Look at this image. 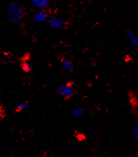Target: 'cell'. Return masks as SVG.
Returning a JSON list of instances; mask_svg holds the SVG:
<instances>
[{
	"label": "cell",
	"mask_w": 138,
	"mask_h": 157,
	"mask_svg": "<svg viewBox=\"0 0 138 157\" xmlns=\"http://www.w3.org/2000/svg\"><path fill=\"white\" fill-rule=\"evenodd\" d=\"M72 114L74 118H81L85 114V109L82 107H76L72 112Z\"/></svg>",
	"instance_id": "8"
},
{
	"label": "cell",
	"mask_w": 138,
	"mask_h": 157,
	"mask_svg": "<svg viewBox=\"0 0 138 157\" xmlns=\"http://www.w3.org/2000/svg\"><path fill=\"white\" fill-rule=\"evenodd\" d=\"M131 136L135 141H137L138 138V125L137 124H134L131 128Z\"/></svg>",
	"instance_id": "10"
},
{
	"label": "cell",
	"mask_w": 138,
	"mask_h": 157,
	"mask_svg": "<svg viewBox=\"0 0 138 157\" xmlns=\"http://www.w3.org/2000/svg\"><path fill=\"white\" fill-rule=\"evenodd\" d=\"M97 60H96V59H92L91 60V64H90V66L91 68H95L96 66H97Z\"/></svg>",
	"instance_id": "12"
},
{
	"label": "cell",
	"mask_w": 138,
	"mask_h": 157,
	"mask_svg": "<svg viewBox=\"0 0 138 157\" xmlns=\"http://www.w3.org/2000/svg\"><path fill=\"white\" fill-rule=\"evenodd\" d=\"M129 1H136V0H129Z\"/></svg>",
	"instance_id": "14"
},
{
	"label": "cell",
	"mask_w": 138,
	"mask_h": 157,
	"mask_svg": "<svg viewBox=\"0 0 138 157\" xmlns=\"http://www.w3.org/2000/svg\"><path fill=\"white\" fill-rule=\"evenodd\" d=\"M22 70H23L24 71L28 72V71H30L31 67H30V65L29 63H23L22 65Z\"/></svg>",
	"instance_id": "11"
},
{
	"label": "cell",
	"mask_w": 138,
	"mask_h": 157,
	"mask_svg": "<svg viewBox=\"0 0 138 157\" xmlns=\"http://www.w3.org/2000/svg\"><path fill=\"white\" fill-rule=\"evenodd\" d=\"M29 106H30V103L28 101H24L20 102V103L17 105V109H16V110H17V112H22V111L27 109V108L29 107Z\"/></svg>",
	"instance_id": "9"
},
{
	"label": "cell",
	"mask_w": 138,
	"mask_h": 157,
	"mask_svg": "<svg viewBox=\"0 0 138 157\" xmlns=\"http://www.w3.org/2000/svg\"><path fill=\"white\" fill-rule=\"evenodd\" d=\"M126 37L128 38V40H129V44H130L132 47H136V48L138 47L137 36L134 34L131 30H128V31L126 32Z\"/></svg>",
	"instance_id": "7"
},
{
	"label": "cell",
	"mask_w": 138,
	"mask_h": 157,
	"mask_svg": "<svg viewBox=\"0 0 138 157\" xmlns=\"http://www.w3.org/2000/svg\"><path fill=\"white\" fill-rule=\"evenodd\" d=\"M47 13L44 10H39L37 12H35L34 14V16L32 17V21L34 22H43L46 21L47 20Z\"/></svg>",
	"instance_id": "4"
},
{
	"label": "cell",
	"mask_w": 138,
	"mask_h": 157,
	"mask_svg": "<svg viewBox=\"0 0 138 157\" xmlns=\"http://www.w3.org/2000/svg\"><path fill=\"white\" fill-rule=\"evenodd\" d=\"M7 15L9 20L13 23L20 22L24 15V10L22 5L17 2L10 3L7 7Z\"/></svg>",
	"instance_id": "1"
},
{
	"label": "cell",
	"mask_w": 138,
	"mask_h": 157,
	"mask_svg": "<svg viewBox=\"0 0 138 157\" xmlns=\"http://www.w3.org/2000/svg\"><path fill=\"white\" fill-rule=\"evenodd\" d=\"M56 91L65 99H70L74 94L73 83L71 82H64L57 86Z\"/></svg>",
	"instance_id": "2"
},
{
	"label": "cell",
	"mask_w": 138,
	"mask_h": 157,
	"mask_svg": "<svg viewBox=\"0 0 138 157\" xmlns=\"http://www.w3.org/2000/svg\"><path fill=\"white\" fill-rule=\"evenodd\" d=\"M47 21L52 29L55 30L65 29L67 26V23L64 18L58 17V16H52V17H47Z\"/></svg>",
	"instance_id": "3"
},
{
	"label": "cell",
	"mask_w": 138,
	"mask_h": 157,
	"mask_svg": "<svg viewBox=\"0 0 138 157\" xmlns=\"http://www.w3.org/2000/svg\"><path fill=\"white\" fill-rule=\"evenodd\" d=\"M61 65H62V67L65 71H67L68 72H73L74 71V68H75L73 61L67 59V58H63L61 59Z\"/></svg>",
	"instance_id": "6"
},
{
	"label": "cell",
	"mask_w": 138,
	"mask_h": 157,
	"mask_svg": "<svg viewBox=\"0 0 138 157\" xmlns=\"http://www.w3.org/2000/svg\"><path fill=\"white\" fill-rule=\"evenodd\" d=\"M39 37H40V33H38V32H36L33 34V38L34 39H38Z\"/></svg>",
	"instance_id": "13"
},
{
	"label": "cell",
	"mask_w": 138,
	"mask_h": 157,
	"mask_svg": "<svg viewBox=\"0 0 138 157\" xmlns=\"http://www.w3.org/2000/svg\"><path fill=\"white\" fill-rule=\"evenodd\" d=\"M50 0H31V4L37 10H45L48 6Z\"/></svg>",
	"instance_id": "5"
}]
</instances>
